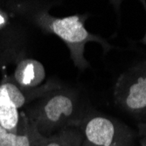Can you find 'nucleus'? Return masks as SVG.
<instances>
[{
    "instance_id": "obj_1",
    "label": "nucleus",
    "mask_w": 146,
    "mask_h": 146,
    "mask_svg": "<svg viewBox=\"0 0 146 146\" xmlns=\"http://www.w3.org/2000/svg\"><path fill=\"white\" fill-rule=\"evenodd\" d=\"M33 19L42 30L55 34L67 45L74 65L82 70L89 67V63L84 57L85 46L88 42L95 41L101 44L105 52L112 49V46L104 38L90 33L86 29L84 17L72 15L58 18L46 11H39L34 14Z\"/></svg>"
},
{
    "instance_id": "obj_2",
    "label": "nucleus",
    "mask_w": 146,
    "mask_h": 146,
    "mask_svg": "<svg viewBox=\"0 0 146 146\" xmlns=\"http://www.w3.org/2000/svg\"><path fill=\"white\" fill-rule=\"evenodd\" d=\"M75 97L70 92L54 90L41 101L30 115L38 131L48 132L68 123L76 111Z\"/></svg>"
},
{
    "instance_id": "obj_3",
    "label": "nucleus",
    "mask_w": 146,
    "mask_h": 146,
    "mask_svg": "<svg viewBox=\"0 0 146 146\" xmlns=\"http://www.w3.org/2000/svg\"><path fill=\"white\" fill-rule=\"evenodd\" d=\"M114 100L118 107L131 114L146 111V60L129 68L118 77Z\"/></svg>"
},
{
    "instance_id": "obj_4",
    "label": "nucleus",
    "mask_w": 146,
    "mask_h": 146,
    "mask_svg": "<svg viewBox=\"0 0 146 146\" xmlns=\"http://www.w3.org/2000/svg\"><path fill=\"white\" fill-rule=\"evenodd\" d=\"M82 146H110L132 131L117 122L102 115H92L82 123Z\"/></svg>"
},
{
    "instance_id": "obj_5",
    "label": "nucleus",
    "mask_w": 146,
    "mask_h": 146,
    "mask_svg": "<svg viewBox=\"0 0 146 146\" xmlns=\"http://www.w3.org/2000/svg\"><path fill=\"white\" fill-rule=\"evenodd\" d=\"M60 87L52 82H48L42 87H38L36 88H23L17 85L13 81H6L0 84V95L5 96L17 109L22 108L23 106L32 101L34 98L41 96L43 94L49 93L60 89Z\"/></svg>"
},
{
    "instance_id": "obj_6",
    "label": "nucleus",
    "mask_w": 146,
    "mask_h": 146,
    "mask_svg": "<svg viewBox=\"0 0 146 146\" xmlns=\"http://www.w3.org/2000/svg\"><path fill=\"white\" fill-rule=\"evenodd\" d=\"M44 66L36 60L24 59L20 60L14 71L13 82L23 88H36L45 80Z\"/></svg>"
},
{
    "instance_id": "obj_7",
    "label": "nucleus",
    "mask_w": 146,
    "mask_h": 146,
    "mask_svg": "<svg viewBox=\"0 0 146 146\" xmlns=\"http://www.w3.org/2000/svg\"><path fill=\"white\" fill-rule=\"evenodd\" d=\"M46 139L33 123L29 130H19V133H11L0 126V146H37Z\"/></svg>"
},
{
    "instance_id": "obj_8",
    "label": "nucleus",
    "mask_w": 146,
    "mask_h": 146,
    "mask_svg": "<svg viewBox=\"0 0 146 146\" xmlns=\"http://www.w3.org/2000/svg\"><path fill=\"white\" fill-rule=\"evenodd\" d=\"M19 109L5 96L0 95V126L11 133H19Z\"/></svg>"
},
{
    "instance_id": "obj_9",
    "label": "nucleus",
    "mask_w": 146,
    "mask_h": 146,
    "mask_svg": "<svg viewBox=\"0 0 146 146\" xmlns=\"http://www.w3.org/2000/svg\"><path fill=\"white\" fill-rule=\"evenodd\" d=\"M82 136L74 130L65 129L54 137L47 138L37 146H82Z\"/></svg>"
},
{
    "instance_id": "obj_10",
    "label": "nucleus",
    "mask_w": 146,
    "mask_h": 146,
    "mask_svg": "<svg viewBox=\"0 0 146 146\" xmlns=\"http://www.w3.org/2000/svg\"><path fill=\"white\" fill-rule=\"evenodd\" d=\"M133 137H134V133H131L129 135L124 136V137H123L121 138L115 140L110 146H129L131 143Z\"/></svg>"
},
{
    "instance_id": "obj_11",
    "label": "nucleus",
    "mask_w": 146,
    "mask_h": 146,
    "mask_svg": "<svg viewBox=\"0 0 146 146\" xmlns=\"http://www.w3.org/2000/svg\"><path fill=\"white\" fill-rule=\"evenodd\" d=\"M144 6H145V5H144ZM145 8H146V6H145ZM141 42L146 45V33H145V35H144V37L143 38V39L141 40Z\"/></svg>"
}]
</instances>
